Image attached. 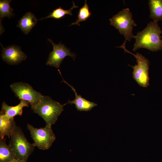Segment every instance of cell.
<instances>
[{
  "label": "cell",
  "mask_w": 162,
  "mask_h": 162,
  "mask_svg": "<svg viewBox=\"0 0 162 162\" xmlns=\"http://www.w3.org/2000/svg\"><path fill=\"white\" fill-rule=\"evenodd\" d=\"M162 30L158 22L154 21L148 24L142 31L135 36V42L133 50L144 48L152 52H157L162 49Z\"/></svg>",
  "instance_id": "cell-1"
},
{
  "label": "cell",
  "mask_w": 162,
  "mask_h": 162,
  "mask_svg": "<svg viewBox=\"0 0 162 162\" xmlns=\"http://www.w3.org/2000/svg\"><path fill=\"white\" fill-rule=\"evenodd\" d=\"M65 105L61 104L48 96H43L32 109L44 119L46 125L51 126L56 122Z\"/></svg>",
  "instance_id": "cell-2"
},
{
  "label": "cell",
  "mask_w": 162,
  "mask_h": 162,
  "mask_svg": "<svg viewBox=\"0 0 162 162\" xmlns=\"http://www.w3.org/2000/svg\"><path fill=\"white\" fill-rule=\"evenodd\" d=\"M132 13L129 8L123 9L109 19L110 25L117 29L121 34L124 36L125 40L122 45L125 46L126 41H130L135 36L133 33V26H137L133 19Z\"/></svg>",
  "instance_id": "cell-3"
},
{
  "label": "cell",
  "mask_w": 162,
  "mask_h": 162,
  "mask_svg": "<svg viewBox=\"0 0 162 162\" xmlns=\"http://www.w3.org/2000/svg\"><path fill=\"white\" fill-rule=\"evenodd\" d=\"M9 145L15 154L16 159L26 162L36 146L27 140L21 128L16 126L10 136Z\"/></svg>",
  "instance_id": "cell-4"
},
{
  "label": "cell",
  "mask_w": 162,
  "mask_h": 162,
  "mask_svg": "<svg viewBox=\"0 0 162 162\" xmlns=\"http://www.w3.org/2000/svg\"><path fill=\"white\" fill-rule=\"evenodd\" d=\"M124 49L125 52L130 53L135 58L137 64L134 66L129 65L133 69L132 77L140 86L147 87L149 85V69L150 62L148 59L140 53L134 54L127 50L125 46L117 47Z\"/></svg>",
  "instance_id": "cell-5"
},
{
  "label": "cell",
  "mask_w": 162,
  "mask_h": 162,
  "mask_svg": "<svg viewBox=\"0 0 162 162\" xmlns=\"http://www.w3.org/2000/svg\"><path fill=\"white\" fill-rule=\"evenodd\" d=\"M27 128L34 143L40 149L45 150L49 148L56 139L51 126L46 125L44 128H38L28 124Z\"/></svg>",
  "instance_id": "cell-6"
},
{
  "label": "cell",
  "mask_w": 162,
  "mask_h": 162,
  "mask_svg": "<svg viewBox=\"0 0 162 162\" xmlns=\"http://www.w3.org/2000/svg\"><path fill=\"white\" fill-rule=\"evenodd\" d=\"M10 87L15 96L20 100L28 102L31 108L38 103L43 96L26 83H14L10 85Z\"/></svg>",
  "instance_id": "cell-7"
},
{
  "label": "cell",
  "mask_w": 162,
  "mask_h": 162,
  "mask_svg": "<svg viewBox=\"0 0 162 162\" xmlns=\"http://www.w3.org/2000/svg\"><path fill=\"white\" fill-rule=\"evenodd\" d=\"M48 40L52 44L53 49L49 54L46 63V65L58 68L64 58L67 56L71 57L74 60L76 55L74 53L72 52L70 50L65 46L64 44H62L61 41L58 44H56L50 39H48Z\"/></svg>",
  "instance_id": "cell-8"
},
{
  "label": "cell",
  "mask_w": 162,
  "mask_h": 162,
  "mask_svg": "<svg viewBox=\"0 0 162 162\" xmlns=\"http://www.w3.org/2000/svg\"><path fill=\"white\" fill-rule=\"evenodd\" d=\"M1 56L3 60L11 65L18 64L25 60L26 55L21 49L20 47L16 45H12L6 48L3 47Z\"/></svg>",
  "instance_id": "cell-9"
},
{
  "label": "cell",
  "mask_w": 162,
  "mask_h": 162,
  "mask_svg": "<svg viewBox=\"0 0 162 162\" xmlns=\"http://www.w3.org/2000/svg\"><path fill=\"white\" fill-rule=\"evenodd\" d=\"M58 71L62 77L63 81L62 82H64L70 86L74 92L75 98L73 100H68V102L65 104L66 105L68 104L71 105L74 104L75 105L76 110L80 111H88L91 110L92 108L97 106V104L93 102L89 101L82 98L81 95H78L74 88L70 85L65 81L62 77L61 72L59 69Z\"/></svg>",
  "instance_id": "cell-10"
},
{
  "label": "cell",
  "mask_w": 162,
  "mask_h": 162,
  "mask_svg": "<svg viewBox=\"0 0 162 162\" xmlns=\"http://www.w3.org/2000/svg\"><path fill=\"white\" fill-rule=\"evenodd\" d=\"M14 118H10L1 111L0 113V137L3 139L6 136L9 138L16 126Z\"/></svg>",
  "instance_id": "cell-11"
},
{
  "label": "cell",
  "mask_w": 162,
  "mask_h": 162,
  "mask_svg": "<svg viewBox=\"0 0 162 162\" xmlns=\"http://www.w3.org/2000/svg\"><path fill=\"white\" fill-rule=\"evenodd\" d=\"M20 100L19 104L14 106H10L4 101L2 104L1 111L10 118H14L16 116H21L23 108L25 107L28 106L29 103L24 100Z\"/></svg>",
  "instance_id": "cell-12"
},
{
  "label": "cell",
  "mask_w": 162,
  "mask_h": 162,
  "mask_svg": "<svg viewBox=\"0 0 162 162\" xmlns=\"http://www.w3.org/2000/svg\"><path fill=\"white\" fill-rule=\"evenodd\" d=\"M37 21L34 14L28 12L19 21L17 27L19 28L25 34H27L35 26Z\"/></svg>",
  "instance_id": "cell-13"
},
{
  "label": "cell",
  "mask_w": 162,
  "mask_h": 162,
  "mask_svg": "<svg viewBox=\"0 0 162 162\" xmlns=\"http://www.w3.org/2000/svg\"><path fill=\"white\" fill-rule=\"evenodd\" d=\"M16 159L15 154L9 145L6 142V138L0 139V162H10Z\"/></svg>",
  "instance_id": "cell-14"
},
{
  "label": "cell",
  "mask_w": 162,
  "mask_h": 162,
  "mask_svg": "<svg viewBox=\"0 0 162 162\" xmlns=\"http://www.w3.org/2000/svg\"><path fill=\"white\" fill-rule=\"evenodd\" d=\"M150 17L154 21H162V0H149Z\"/></svg>",
  "instance_id": "cell-15"
},
{
  "label": "cell",
  "mask_w": 162,
  "mask_h": 162,
  "mask_svg": "<svg viewBox=\"0 0 162 162\" xmlns=\"http://www.w3.org/2000/svg\"><path fill=\"white\" fill-rule=\"evenodd\" d=\"M73 5L71 8L68 10H65L62 8L61 7L53 10L52 12L50 13V14L47 16L41 18L39 20L52 18L56 19H60L63 18L66 15H72V11L74 8L78 7V6L75 5L74 1L73 2Z\"/></svg>",
  "instance_id": "cell-16"
},
{
  "label": "cell",
  "mask_w": 162,
  "mask_h": 162,
  "mask_svg": "<svg viewBox=\"0 0 162 162\" xmlns=\"http://www.w3.org/2000/svg\"><path fill=\"white\" fill-rule=\"evenodd\" d=\"M11 0H3L0 1V22L3 18L5 17H9L14 16L13 9L10 6Z\"/></svg>",
  "instance_id": "cell-17"
},
{
  "label": "cell",
  "mask_w": 162,
  "mask_h": 162,
  "mask_svg": "<svg viewBox=\"0 0 162 162\" xmlns=\"http://www.w3.org/2000/svg\"><path fill=\"white\" fill-rule=\"evenodd\" d=\"M91 14V13L89 11V6L87 3V0H86L84 4L79 10L76 20L75 22L72 23L70 26L77 25L80 26V22L86 21L90 16Z\"/></svg>",
  "instance_id": "cell-18"
},
{
  "label": "cell",
  "mask_w": 162,
  "mask_h": 162,
  "mask_svg": "<svg viewBox=\"0 0 162 162\" xmlns=\"http://www.w3.org/2000/svg\"><path fill=\"white\" fill-rule=\"evenodd\" d=\"M10 162H26L25 161L21 160L15 159Z\"/></svg>",
  "instance_id": "cell-19"
}]
</instances>
